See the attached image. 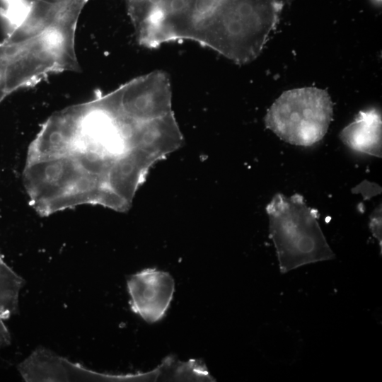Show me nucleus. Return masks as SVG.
I'll use <instances>...</instances> for the list:
<instances>
[{
	"mask_svg": "<svg viewBox=\"0 0 382 382\" xmlns=\"http://www.w3.org/2000/svg\"><path fill=\"white\" fill-rule=\"evenodd\" d=\"M270 0H125L138 41L149 48L191 40L228 58L260 30Z\"/></svg>",
	"mask_w": 382,
	"mask_h": 382,
	"instance_id": "nucleus-1",
	"label": "nucleus"
},
{
	"mask_svg": "<svg viewBox=\"0 0 382 382\" xmlns=\"http://www.w3.org/2000/svg\"><path fill=\"white\" fill-rule=\"evenodd\" d=\"M79 17L66 16L24 41L5 38L0 43V59L5 69L8 94L33 86L51 73L80 70L74 51Z\"/></svg>",
	"mask_w": 382,
	"mask_h": 382,
	"instance_id": "nucleus-2",
	"label": "nucleus"
},
{
	"mask_svg": "<svg viewBox=\"0 0 382 382\" xmlns=\"http://www.w3.org/2000/svg\"><path fill=\"white\" fill-rule=\"evenodd\" d=\"M266 211L282 273L335 257L318 224L317 211L307 206L303 196L277 193Z\"/></svg>",
	"mask_w": 382,
	"mask_h": 382,
	"instance_id": "nucleus-3",
	"label": "nucleus"
},
{
	"mask_svg": "<svg viewBox=\"0 0 382 382\" xmlns=\"http://www.w3.org/2000/svg\"><path fill=\"white\" fill-rule=\"evenodd\" d=\"M332 116L327 91L303 87L282 93L267 110L265 124L289 144L311 146L325 137Z\"/></svg>",
	"mask_w": 382,
	"mask_h": 382,
	"instance_id": "nucleus-4",
	"label": "nucleus"
},
{
	"mask_svg": "<svg viewBox=\"0 0 382 382\" xmlns=\"http://www.w3.org/2000/svg\"><path fill=\"white\" fill-rule=\"evenodd\" d=\"M127 286L134 313L149 323L164 317L175 291L174 279L169 273L144 269L130 276Z\"/></svg>",
	"mask_w": 382,
	"mask_h": 382,
	"instance_id": "nucleus-5",
	"label": "nucleus"
},
{
	"mask_svg": "<svg viewBox=\"0 0 382 382\" xmlns=\"http://www.w3.org/2000/svg\"><path fill=\"white\" fill-rule=\"evenodd\" d=\"M18 369L25 381L118 380V375L95 372L44 347L34 350Z\"/></svg>",
	"mask_w": 382,
	"mask_h": 382,
	"instance_id": "nucleus-6",
	"label": "nucleus"
},
{
	"mask_svg": "<svg viewBox=\"0 0 382 382\" xmlns=\"http://www.w3.org/2000/svg\"><path fill=\"white\" fill-rule=\"evenodd\" d=\"M382 121L375 108L360 111L340 133L341 141L350 149L381 158Z\"/></svg>",
	"mask_w": 382,
	"mask_h": 382,
	"instance_id": "nucleus-7",
	"label": "nucleus"
},
{
	"mask_svg": "<svg viewBox=\"0 0 382 382\" xmlns=\"http://www.w3.org/2000/svg\"><path fill=\"white\" fill-rule=\"evenodd\" d=\"M23 279L3 260L0 255V314L6 320L18 311L20 291Z\"/></svg>",
	"mask_w": 382,
	"mask_h": 382,
	"instance_id": "nucleus-8",
	"label": "nucleus"
},
{
	"mask_svg": "<svg viewBox=\"0 0 382 382\" xmlns=\"http://www.w3.org/2000/svg\"><path fill=\"white\" fill-rule=\"evenodd\" d=\"M0 16L4 20L8 33L17 28L23 21L30 4L26 0H1Z\"/></svg>",
	"mask_w": 382,
	"mask_h": 382,
	"instance_id": "nucleus-9",
	"label": "nucleus"
},
{
	"mask_svg": "<svg viewBox=\"0 0 382 382\" xmlns=\"http://www.w3.org/2000/svg\"><path fill=\"white\" fill-rule=\"evenodd\" d=\"M381 187L378 184L364 180L354 187L351 192L354 194H361L364 199L367 200L381 194Z\"/></svg>",
	"mask_w": 382,
	"mask_h": 382,
	"instance_id": "nucleus-10",
	"label": "nucleus"
},
{
	"mask_svg": "<svg viewBox=\"0 0 382 382\" xmlns=\"http://www.w3.org/2000/svg\"><path fill=\"white\" fill-rule=\"evenodd\" d=\"M381 204L377 207L370 216L369 228L374 236L380 243L381 250Z\"/></svg>",
	"mask_w": 382,
	"mask_h": 382,
	"instance_id": "nucleus-11",
	"label": "nucleus"
},
{
	"mask_svg": "<svg viewBox=\"0 0 382 382\" xmlns=\"http://www.w3.org/2000/svg\"><path fill=\"white\" fill-rule=\"evenodd\" d=\"M374 3L376 4L377 5L381 4V0H372Z\"/></svg>",
	"mask_w": 382,
	"mask_h": 382,
	"instance_id": "nucleus-12",
	"label": "nucleus"
}]
</instances>
